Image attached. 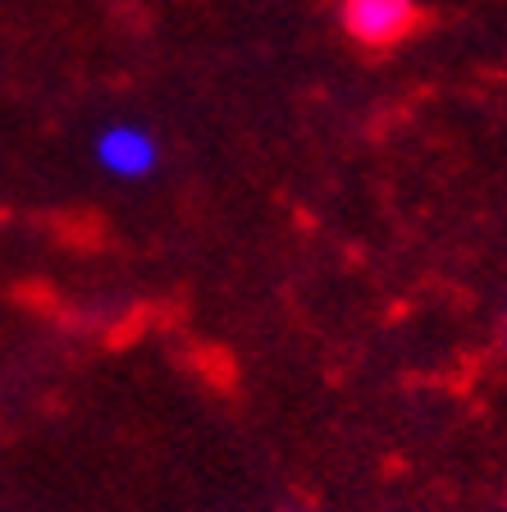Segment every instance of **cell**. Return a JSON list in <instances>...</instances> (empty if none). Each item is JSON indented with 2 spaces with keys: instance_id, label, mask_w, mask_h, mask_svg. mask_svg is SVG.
Masks as SVG:
<instances>
[{
  "instance_id": "obj_2",
  "label": "cell",
  "mask_w": 507,
  "mask_h": 512,
  "mask_svg": "<svg viewBox=\"0 0 507 512\" xmlns=\"http://www.w3.org/2000/svg\"><path fill=\"white\" fill-rule=\"evenodd\" d=\"M416 0H343V28L361 46H393L416 28Z\"/></svg>"
},
{
  "instance_id": "obj_1",
  "label": "cell",
  "mask_w": 507,
  "mask_h": 512,
  "mask_svg": "<svg viewBox=\"0 0 507 512\" xmlns=\"http://www.w3.org/2000/svg\"><path fill=\"white\" fill-rule=\"evenodd\" d=\"M92 156L96 165L110 174V179H151V174L160 170V142L151 128L142 124H128V119H119V124L101 128L92 142Z\"/></svg>"
}]
</instances>
